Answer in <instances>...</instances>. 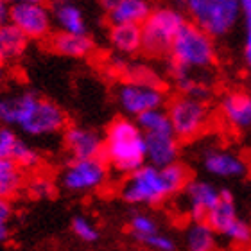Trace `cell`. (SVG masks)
Returning <instances> with one entry per match:
<instances>
[{"label": "cell", "mask_w": 251, "mask_h": 251, "mask_svg": "<svg viewBox=\"0 0 251 251\" xmlns=\"http://www.w3.org/2000/svg\"><path fill=\"white\" fill-rule=\"evenodd\" d=\"M0 126L16 127L31 138H47L67 129L68 119L54 100L22 90L0 95Z\"/></svg>", "instance_id": "cell-1"}, {"label": "cell", "mask_w": 251, "mask_h": 251, "mask_svg": "<svg viewBox=\"0 0 251 251\" xmlns=\"http://www.w3.org/2000/svg\"><path fill=\"white\" fill-rule=\"evenodd\" d=\"M183 244L187 251H217L219 235L206 221H190L185 228Z\"/></svg>", "instance_id": "cell-21"}, {"label": "cell", "mask_w": 251, "mask_h": 251, "mask_svg": "<svg viewBox=\"0 0 251 251\" xmlns=\"http://www.w3.org/2000/svg\"><path fill=\"white\" fill-rule=\"evenodd\" d=\"M9 24L27 40H45L52 34V9L45 5V2L11 5Z\"/></svg>", "instance_id": "cell-9"}, {"label": "cell", "mask_w": 251, "mask_h": 251, "mask_svg": "<svg viewBox=\"0 0 251 251\" xmlns=\"http://www.w3.org/2000/svg\"><path fill=\"white\" fill-rule=\"evenodd\" d=\"M50 47L63 58L83 59L94 52V40L88 34H70V32H58L50 36Z\"/></svg>", "instance_id": "cell-18"}, {"label": "cell", "mask_w": 251, "mask_h": 251, "mask_svg": "<svg viewBox=\"0 0 251 251\" xmlns=\"http://www.w3.org/2000/svg\"><path fill=\"white\" fill-rule=\"evenodd\" d=\"M250 251H251V250H250Z\"/></svg>", "instance_id": "cell-43"}, {"label": "cell", "mask_w": 251, "mask_h": 251, "mask_svg": "<svg viewBox=\"0 0 251 251\" xmlns=\"http://www.w3.org/2000/svg\"><path fill=\"white\" fill-rule=\"evenodd\" d=\"M29 40L15 25L4 24L0 25V65L15 61L27 50Z\"/></svg>", "instance_id": "cell-24"}, {"label": "cell", "mask_w": 251, "mask_h": 251, "mask_svg": "<svg viewBox=\"0 0 251 251\" xmlns=\"http://www.w3.org/2000/svg\"><path fill=\"white\" fill-rule=\"evenodd\" d=\"M5 77V70H4V65H0V84H2V81H4Z\"/></svg>", "instance_id": "cell-40"}, {"label": "cell", "mask_w": 251, "mask_h": 251, "mask_svg": "<svg viewBox=\"0 0 251 251\" xmlns=\"http://www.w3.org/2000/svg\"><path fill=\"white\" fill-rule=\"evenodd\" d=\"M173 133L179 142L196 140L210 124V110L204 100L179 94L165 108Z\"/></svg>", "instance_id": "cell-6"}, {"label": "cell", "mask_w": 251, "mask_h": 251, "mask_svg": "<svg viewBox=\"0 0 251 251\" xmlns=\"http://www.w3.org/2000/svg\"><path fill=\"white\" fill-rule=\"evenodd\" d=\"M190 179L192 176L188 167L179 162L169 167H154L146 163L126 176L121 185V198L131 206L152 208L183 192Z\"/></svg>", "instance_id": "cell-2"}, {"label": "cell", "mask_w": 251, "mask_h": 251, "mask_svg": "<svg viewBox=\"0 0 251 251\" xmlns=\"http://www.w3.org/2000/svg\"><path fill=\"white\" fill-rule=\"evenodd\" d=\"M138 251H147V250H138Z\"/></svg>", "instance_id": "cell-42"}, {"label": "cell", "mask_w": 251, "mask_h": 251, "mask_svg": "<svg viewBox=\"0 0 251 251\" xmlns=\"http://www.w3.org/2000/svg\"><path fill=\"white\" fill-rule=\"evenodd\" d=\"M63 144L72 160L102 158L104 138L99 131L86 126H68L63 131Z\"/></svg>", "instance_id": "cell-13"}, {"label": "cell", "mask_w": 251, "mask_h": 251, "mask_svg": "<svg viewBox=\"0 0 251 251\" xmlns=\"http://www.w3.org/2000/svg\"><path fill=\"white\" fill-rule=\"evenodd\" d=\"M241 13L246 24V40H251V0H239Z\"/></svg>", "instance_id": "cell-35"}, {"label": "cell", "mask_w": 251, "mask_h": 251, "mask_svg": "<svg viewBox=\"0 0 251 251\" xmlns=\"http://www.w3.org/2000/svg\"><path fill=\"white\" fill-rule=\"evenodd\" d=\"M214 40L215 38L210 36L198 24L187 22L171 47L169 67L198 74L206 72L208 68L214 67L217 59V47Z\"/></svg>", "instance_id": "cell-4"}, {"label": "cell", "mask_w": 251, "mask_h": 251, "mask_svg": "<svg viewBox=\"0 0 251 251\" xmlns=\"http://www.w3.org/2000/svg\"><path fill=\"white\" fill-rule=\"evenodd\" d=\"M223 188L208 179H190L181 192L185 212L190 221H204L208 212L219 201Z\"/></svg>", "instance_id": "cell-12"}, {"label": "cell", "mask_w": 251, "mask_h": 251, "mask_svg": "<svg viewBox=\"0 0 251 251\" xmlns=\"http://www.w3.org/2000/svg\"><path fill=\"white\" fill-rule=\"evenodd\" d=\"M241 16L239 0H206L203 13L194 24H198L212 38H223L235 29Z\"/></svg>", "instance_id": "cell-10"}, {"label": "cell", "mask_w": 251, "mask_h": 251, "mask_svg": "<svg viewBox=\"0 0 251 251\" xmlns=\"http://www.w3.org/2000/svg\"><path fill=\"white\" fill-rule=\"evenodd\" d=\"M111 49L121 58L135 56L142 52V31L140 25H111L108 34Z\"/></svg>", "instance_id": "cell-22"}, {"label": "cell", "mask_w": 251, "mask_h": 251, "mask_svg": "<svg viewBox=\"0 0 251 251\" xmlns=\"http://www.w3.org/2000/svg\"><path fill=\"white\" fill-rule=\"evenodd\" d=\"M9 5H18V4H36V2H45V0H5Z\"/></svg>", "instance_id": "cell-38"}, {"label": "cell", "mask_w": 251, "mask_h": 251, "mask_svg": "<svg viewBox=\"0 0 251 251\" xmlns=\"http://www.w3.org/2000/svg\"><path fill=\"white\" fill-rule=\"evenodd\" d=\"M117 104L127 119H138L151 110L167 104V94L163 86H151L135 81H122L117 88Z\"/></svg>", "instance_id": "cell-8"}, {"label": "cell", "mask_w": 251, "mask_h": 251, "mask_svg": "<svg viewBox=\"0 0 251 251\" xmlns=\"http://www.w3.org/2000/svg\"><path fill=\"white\" fill-rule=\"evenodd\" d=\"M181 142L171 133H156L146 135V160L154 167H169L179 162Z\"/></svg>", "instance_id": "cell-16"}, {"label": "cell", "mask_w": 251, "mask_h": 251, "mask_svg": "<svg viewBox=\"0 0 251 251\" xmlns=\"http://www.w3.org/2000/svg\"><path fill=\"white\" fill-rule=\"evenodd\" d=\"M244 54H246V61L251 68V40H246V45H244Z\"/></svg>", "instance_id": "cell-39"}, {"label": "cell", "mask_w": 251, "mask_h": 251, "mask_svg": "<svg viewBox=\"0 0 251 251\" xmlns=\"http://www.w3.org/2000/svg\"><path fill=\"white\" fill-rule=\"evenodd\" d=\"M111 25H142L151 15L149 0H99Z\"/></svg>", "instance_id": "cell-15"}, {"label": "cell", "mask_w": 251, "mask_h": 251, "mask_svg": "<svg viewBox=\"0 0 251 251\" xmlns=\"http://www.w3.org/2000/svg\"><path fill=\"white\" fill-rule=\"evenodd\" d=\"M110 179V167L104 158L70 160L59 174V185L72 194H92L104 188Z\"/></svg>", "instance_id": "cell-7"}, {"label": "cell", "mask_w": 251, "mask_h": 251, "mask_svg": "<svg viewBox=\"0 0 251 251\" xmlns=\"http://www.w3.org/2000/svg\"><path fill=\"white\" fill-rule=\"evenodd\" d=\"M223 239H226L237 250H251V221L239 217L223 233Z\"/></svg>", "instance_id": "cell-27"}, {"label": "cell", "mask_w": 251, "mask_h": 251, "mask_svg": "<svg viewBox=\"0 0 251 251\" xmlns=\"http://www.w3.org/2000/svg\"><path fill=\"white\" fill-rule=\"evenodd\" d=\"M102 138V158L115 173L127 176L147 163L146 135L142 133L135 119L119 117L111 121Z\"/></svg>", "instance_id": "cell-3"}, {"label": "cell", "mask_w": 251, "mask_h": 251, "mask_svg": "<svg viewBox=\"0 0 251 251\" xmlns=\"http://www.w3.org/2000/svg\"><path fill=\"white\" fill-rule=\"evenodd\" d=\"M176 2H178L181 7H185V11L192 16L194 22L201 16V13H203V9H204V5H206V0H176Z\"/></svg>", "instance_id": "cell-33"}, {"label": "cell", "mask_w": 251, "mask_h": 251, "mask_svg": "<svg viewBox=\"0 0 251 251\" xmlns=\"http://www.w3.org/2000/svg\"><path fill=\"white\" fill-rule=\"evenodd\" d=\"M13 162H16L24 171H36L42 165V154L36 147H32L29 142H25L24 138H20V142L16 144L15 152L11 156Z\"/></svg>", "instance_id": "cell-29"}, {"label": "cell", "mask_w": 251, "mask_h": 251, "mask_svg": "<svg viewBox=\"0 0 251 251\" xmlns=\"http://www.w3.org/2000/svg\"><path fill=\"white\" fill-rule=\"evenodd\" d=\"M11 237L9 225H0V244H4L7 239Z\"/></svg>", "instance_id": "cell-37"}, {"label": "cell", "mask_w": 251, "mask_h": 251, "mask_svg": "<svg viewBox=\"0 0 251 251\" xmlns=\"http://www.w3.org/2000/svg\"><path fill=\"white\" fill-rule=\"evenodd\" d=\"M204 173L217 179H242L250 173V163L241 152L228 147H206L201 154Z\"/></svg>", "instance_id": "cell-11"}, {"label": "cell", "mask_w": 251, "mask_h": 251, "mask_svg": "<svg viewBox=\"0 0 251 251\" xmlns=\"http://www.w3.org/2000/svg\"><path fill=\"white\" fill-rule=\"evenodd\" d=\"M25 192L29 194L32 199L45 201V199L54 198V194H56V183H54V179L50 178L49 174L36 173L27 179Z\"/></svg>", "instance_id": "cell-28"}, {"label": "cell", "mask_w": 251, "mask_h": 251, "mask_svg": "<svg viewBox=\"0 0 251 251\" xmlns=\"http://www.w3.org/2000/svg\"><path fill=\"white\" fill-rule=\"evenodd\" d=\"M15 215V208H13V201L5 198H0V225H9V221Z\"/></svg>", "instance_id": "cell-34"}, {"label": "cell", "mask_w": 251, "mask_h": 251, "mask_svg": "<svg viewBox=\"0 0 251 251\" xmlns=\"http://www.w3.org/2000/svg\"><path fill=\"white\" fill-rule=\"evenodd\" d=\"M239 217H241V215H239V210H237V203H235L233 194H231L230 190H223L219 201L215 203L214 208L210 210L204 221L212 226V230H214L217 235L223 237V233H225Z\"/></svg>", "instance_id": "cell-20"}, {"label": "cell", "mask_w": 251, "mask_h": 251, "mask_svg": "<svg viewBox=\"0 0 251 251\" xmlns=\"http://www.w3.org/2000/svg\"><path fill=\"white\" fill-rule=\"evenodd\" d=\"M136 124L144 135H156V133H171L173 131L165 108L147 111L136 119Z\"/></svg>", "instance_id": "cell-26"}, {"label": "cell", "mask_w": 251, "mask_h": 251, "mask_svg": "<svg viewBox=\"0 0 251 251\" xmlns=\"http://www.w3.org/2000/svg\"><path fill=\"white\" fill-rule=\"evenodd\" d=\"M219 115L237 133L251 131V92L230 90L219 100Z\"/></svg>", "instance_id": "cell-14"}, {"label": "cell", "mask_w": 251, "mask_h": 251, "mask_svg": "<svg viewBox=\"0 0 251 251\" xmlns=\"http://www.w3.org/2000/svg\"><path fill=\"white\" fill-rule=\"evenodd\" d=\"M169 68H171L169 75L173 79V83L176 84V88L183 95L204 100V102L212 97V84L201 74L188 72V70H181V68H176V67H169Z\"/></svg>", "instance_id": "cell-19"}, {"label": "cell", "mask_w": 251, "mask_h": 251, "mask_svg": "<svg viewBox=\"0 0 251 251\" xmlns=\"http://www.w3.org/2000/svg\"><path fill=\"white\" fill-rule=\"evenodd\" d=\"M67 2H77V0H67Z\"/></svg>", "instance_id": "cell-41"}, {"label": "cell", "mask_w": 251, "mask_h": 251, "mask_svg": "<svg viewBox=\"0 0 251 251\" xmlns=\"http://www.w3.org/2000/svg\"><path fill=\"white\" fill-rule=\"evenodd\" d=\"M20 138L22 136L16 133V129L7 127V126H0V160H7V158L11 160Z\"/></svg>", "instance_id": "cell-32"}, {"label": "cell", "mask_w": 251, "mask_h": 251, "mask_svg": "<svg viewBox=\"0 0 251 251\" xmlns=\"http://www.w3.org/2000/svg\"><path fill=\"white\" fill-rule=\"evenodd\" d=\"M9 11H11V5L5 0H0V25L9 24Z\"/></svg>", "instance_id": "cell-36"}, {"label": "cell", "mask_w": 251, "mask_h": 251, "mask_svg": "<svg viewBox=\"0 0 251 251\" xmlns=\"http://www.w3.org/2000/svg\"><path fill=\"white\" fill-rule=\"evenodd\" d=\"M70 230L84 244H94V242H97L100 239V231L97 228V225L92 219H88L86 215H75L72 219Z\"/></svg>", "instance_id": "cell-30"}, {"label": "cell", "mask_w": 251, "mask_h": 251, "mask_svg": "<svg viewBox=\"0 0 251 251\" xmlns=\"http://www.w3.org/2000/svg\"><path fill=\"white\" fill-rule=\"evenodd\" d=\"M50 9H52V20L59 32L88 34V20H86L84 11L77 5V2L58 0Z\"/></svg>", "instance_id": "cell-17"}, {"label": "cell", "mask_w": 251, "mask_h": 251, "mask_svg": "<svg viewBox=\"0 0 251 251\" xmlns=\"http://www.w3.org/2000/svg\"><path fill=\"white\" fill-rule=\"evenodd\" d=\"M140 246L147 251H178V242L174 241L171 235L163 233L162 230L151 235L149 239H146Z\"/></svg>", "instance_id": "cell-31"}, {"label": "cell", "mask_w": 251, "mask_h": 251, "mask_svg": "<svg viewBox=\"0 0 251 251\" xmlns=\"http://www.w3.org/2000/svg\"><path fill=\"white\" fill-rule=\"evenodd\" d=\"M127 231H129V235L138 244H142L146 239H149L151 235L160 231V225H158V221L152 215L144 214V212H136L127 221Z\"/></svg>", "instance_id": "cell-25"}, {"label": "cell", "mask_w": 251, "mask_h": 251, "mask_svg": "<svg viewBox=\"0 0 251 251\" xmlns=\"http://www.w3.org/2000/svg\"><path fill=\"white\" fill-rule=\"evenodd\" d=\"M27 185V173L13 160H0V198L13 201Z\"/></svg>", "instance_id": "cell-23"}, {"label": "cell", "mask_w": 251, "mask_h": 251, "mask_svg": "<svg viewBox=\"0 0 251 251\" xmlns=\"http://www.w3.org/2000/svg\"><path fill=\"white\" fill-rule=\"evenodd\" d=\"M187 24L185 13L173 5L152 7L151 15L140 25L142 31V52L151 58L169 56L174 40Z\"/></svg>", "instance_id": "cell-5"}]
</instances>
